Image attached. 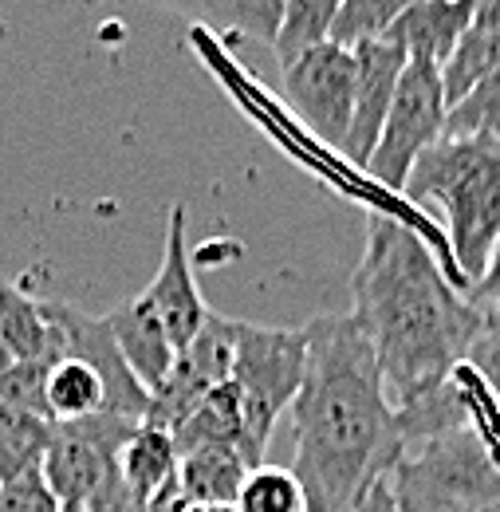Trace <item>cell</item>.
I'll return each mask as SVG.
<instances>
[{
  "instance_id": "1",
  "label": "cell",
  "mask_w": 500,
  "mask_h": 512,
  "mask_svg": "<svg viewBox=\"0 0 500 512\" xmlns=\"http://www.w3.org/2000/svg\"><path fill=\"white\" fill-rule=\"evenodd\" d=\"M292 426V473L308 512H355L398 461V410L355 312L308 323V371Z\"/></svg>"
},
{
  "instance_id": "2",
  "label": "cell",
  "mask_w": 500,
  "mask_h": 512,
  "mask_svg": "<svg viewBox=\"0 0 500 512\" xmlns=\"http://www.w3.org/2000/svg\"><path fill=\"white\" fill-rule=\"evenodd\" d=\"M351 300L394 402L449 379L469 359L485 323V312L461 296L422 237L386 213L367 221V249L351 280Z\"/></svg>"
},
{
  "instance_id": "3",
  "label": "cell",
  "mask_w": 500,
  "mask_h": 512,
  "mask_svg": "<svg viewBox=\"0 0 500 512\" xmlns=\"http://www.w3.org/2000/svg\"><path fill=\"white\" fill-rule=\"evenodd\" d=\"M402 193L445 213L453 284H465L469 296L500 241V142L485 134H441L418 158Z\"/></svg>"
},
{
  "instance_id": "4",
  "label": "cell",
  "mask_w": 500,
  "mask_h": 512,
  "mask_svg": "<svg viewBox=\"0 0 500 512\" xmlns=\"http://www.w3.org/2000/svg\"><path fill=\"white\" fill-rule=\"evenodd\" d=\"M308 371V327H260L241 323L233 386L245 414V446L252 465H264L280 414L296 402Z\"/></svg>"
},
{
  "instance_id": "5",
  "label": "cell",
  "mask_w": 500,
  "mask_h": 512,
  "mask_svg": "<svg viewBox=\"0 0 500 512\" xmlns=\"http://www.w3.org/2000/svg\"><path fill=\"white\" fill-rule=\"evenodd\" d=\"M445 115H449V103H445V87H441V67L430 60H410L398 79V95L386 115V127L378 134L375 154L367 158L363 170L386 190L402 193L418 158L434 142H441Z\"/></svg>"
},
{
  "instance_id": "6",
  "label": "cell",
  "mask_w": 500,
  "mask_h": 512,
  "mask_svg": "<svg viewBox=\"0 0 500 512\" xmlns=\"http://www.w3.org/2000/svg\"><path fill=\"white\" fill-rule=\"evenodd\" d=\"M142 422L119 414H95L83 422L56 426L52 449L40 465L48 489L60 505H87V497L119 469V453Z\"/></svg>"
},
{
  "instance_id": "7",
  "label": "cell",
  "mask_w": 500,
  "mask_h": 512,
  "mask_svg": "<svg viewBox=\"0 0 500 512\" xmlns=\"http://www.w3.org/2000/svg\"><path fill=\"white\" fill-rule=\"evenodd\" d=\"M355 87H359V60L339 44H319L300 60L284 67V99L308 123L319 142L339 146L347 142L351 115H355Z\"/></svg>"
},
{
  "instance_id": "8",
  "label": "cell",
  "mask_w": 500,
  "mask_h": 512,
  "mask_svg": "<svg viewBox=\"0 0 500 512\" xmlns=\"http://www.w3.org/2000/svg\"><path fill=\"white\" fill-rule=\"evenodd\" d=\"M237 335H241V320H229V316L213 312L205 320V327L197 331V339L178 355L170 379L150 394L146 422L174 434L217 386L229 383L233 379V359H237Z\"/></svg>"
},
{
  "instance_id": "9",
  "label": "cell",
  "mask_w": 500,
  "mask_h": 512,
  "mask_svg": "<svg viewBox=\"0 0 500 512\" xmlns=\"http://www.w3.org/2000/svg\"><path fill=\"white\" fill-rule=\"evenodd\" d=\"M138 300L154 312V320L162 323V331L170 335V343H174L178 355L197 339V331H201L205 320L213 316V312L205 308V300H201V292H197V280H193V268H189L186 205H174V209H170L162 264H158L154 280L142 288Z\"/></svg>"
},
{
  "instance_id": "10",
  "label": "cell",
  "mask_w": 500,
  "mask_h": 512,
  "mask_svg": "<svg viewBox=\"0 0 500 512\" xmlns=\"http://www.w3.org/2000/svg\"><path fill=\"white\" fill-rule=\"evenodd\" d=\"M48 312H52V320L60 323L63 331V355H75V359L91 363L107 379V390H111L107 414L146 422L150 394H146V386L134 379V371H130V363H126L123 351H119V339H115L107 316H87L83 308L63 304V300L48 304Z\"/></svg>"
},
{
  "instance_id": "11",
  "label": "cell",
  "mask_w": 500,
  "mask_h": 512,
  "mask_svg": "<svg viewBox=\"0 0 500 512\" xmlns=\"http://www.w3.org/2000/svg\"><path fill=\"white\" fill-rule=\"evenodd\" d=\"M359 60V87H355V115H351V130H347V142H343V154L359 166H367V158L375 154L378 134L386 127V115L394 107V95H398V79L410 64L406 48L386 36L375 40L367 48L355 52Z\"/></svg>"
},
{
  "instance_id": "12",
  "label": "cell",
  "mask_w": 500,
  "mask_h": 512,
  "mask_svg": "<svg viewBox=\"0 0 500 512\" xmlns=\"http://www.w3.org/2000/svg\"><path fill=\"white\" fill-rule=\"evenodd\" d=\"M473 16H477V0H414L390 36L406 48L410 60H430L445 67L461 36L473 28Z\"/></svg>"
},
{
  "instance_id": "13",
  "label": "cell",
  "mask_w": 500,
  "mask_h": 512,
  "mask_svg": "<svg viewBox=\"0 0 500 512\" xmlns=\"http://www.w3.org/2000/svg\"><path fill=\"white\" fill-rule=\"evenodd\" d=\"M0 347L12 363H56L63 359V331L48 304L32 300L20 284L0 280Z\"/></svg>"
},
{
  "instance_id": "14",
  "label": "cell",
  "mask_w": 500,
  "mask_h": 512,
  "mask_svg": "<svg viewBox=\"0 0 500 512\" xmlns=\"http://www.w3.org/2000/svg\"><path fill=\"white\" fill-rule=\"evenodd\" d=\"M107 323H111V331L119 339V351L130 363L134 379L146 386V394H154L158 386L170 379V371L178 363V351H174L170 335L162 331V323L154 320V312L138 296L119 304V308H111Z\"/></svg>"
},
{
  "instance_id": "15",
  "label": "cell",
  "mask_w": 500,
  "mask_h": 512,
  "mask_svg": "<svg viewBox=\"0 0 500 512\" xmlns=\"http://www.w3.org/2000/svg\"><path fill=\"white\" fill-rule=\"evenodd\" d=\"M252 465L241 449L205 446L189 449L178 457V485L189 505H209V509H233Z\"/></svg>"
},
{
  "instance_id": "16",
  "label": "cell",
  "mask_w": 500,
  "mask_h": 512,
  "mask_svg": "<svg viewBox=\"0 0 500 512\" xmlns=\"http://www.w3.org/2000/svg\"><path fill=\"white\" fill-rule=\"evenodd\" d=\"M174 16H189L221 36H249L260 44H276L284 0H150Z\"/></svg>"
},
{
  "instance_id": "17",
  "label": "cell",
  "mask_w": 500,
  "mask_h": 512,
  "mask_svg": "<svg viewBox=\"0 0 500 512\" xmlns=\"http://www.w3.org/2000/svg\"><path fill=\"white\" fill-rule=\"evenodd\" d=\"M119 477L134 505L142 509L150 497H158L174 477H178V442L170 430L142 422L134 438L119 453Z\"/></svg>"
},
{
  "instance_id": "18",
  "label": "cell",
  "mask_w": 500,
  "mask_h": 512,
  "mask_svg": "<svg viewBox=\"0 0 500 512\" xmlns=\"http://www.w3.org/2000/svg\"><path fill=\"white\" fill-rule=\"evenodd\" d=\"M174 442H178V457L189 453V449H205V446H229L241 449L249 457V446H245V414H241V398H237V386L233 379L225 386H217L186 422L174 430ZM252 465V457H249ZM256 469V465H252Z\"/></svg>"
},
{
  "instance_id": "19",
  "label": "cell",
  "mask_w": 500,
  "mask_h": 512,
  "mask_svg": "<svg viewBox=\"0 0 500 512\" xmlns=\"http://www.w3.org/2000/svg\"><path fill=\"white\" fill-rule=\"evenodd\" d=\"M56 438V422L12 402H0V485L40 473Z\"/></svg>"
},
{
  "instance_id": "20",
  "label": "cell",
  "mask_w": 500,
  "mask_h": 512,
  "mask_svg": "<svg viewBox=\"0 0 500 512\" xmlns=\"http://www.w3.org/2000/svg\"><path fill=\"white\" fill-rule=\"evenodd\" d=\"M107 406H111L107 379L91 363H83L75 355H63V359L52 363V375H48V418L56 426L107 414Z\"/></svg>"
},
{
  "instance_id": "21",
  "label": "cell",
  "mask_w": 500,
  "mask_h": 512,
  "mask_svg": "<svg viewBox=\"0 0 500 512\" xmlns=\"http://www.w3.org/2000/svg\"><path fill=\"white\" fill-rule=\"evenodd\" d=\"M500 71V28L473 20V28L461 36L457 52L441 67V87H445V103H461L473 87H481L485 79H493Z\"/></svg>"
},
{
  "instance_id": "22",
  "label": "cell",
  "mask_w": 500,
  "mask_h": 512,
  "mask_svg": "<svg viewBox=\"0 0 500 512\" xmlns=\"http://www.w3.org/2000/svg\"><path fill=\"white\" fill-rule=\"evenodd\" d=\"M339 8H343V0H284L280 32H276V44H272L284 67L331 40Z\"/></svg>"
},
{
  "instance_id": "23",
  "label": "cell",
  "mask_w": 500,
  "mask_h": 512,
  "mask_svg": "<svg viewBox=\"0 0 500 512\" xmlns=\"http://www.w3.org/2000/svg\"><path fill=\"white\" fill-rule=\"evenodd\" d=\"M410 4L414 0H343L335 28H331V44L359 52L375 40H386Z\"/></svg>"
},
{
  "instance_id": "24",
  "label": "cell",
  "mask_w": 500,
  "mask_h": 512,
  "mask_svg": "<svg viewBox=\"0 0 500 512\" xmlns=\"http://www.w3.org/2000/svg\"><path fill=\"white\" fill-rule=\"evenodd\" d=\"M237 512H308L304 489L296 481L292 469H276V465H260L252 469L241 497H237Z\"/></svg>"
},
{
  "instance_id": "25",
  "label": "cell",
  "mask_w": 500,
  "mask_h": 512,
  "mask_svg": "<svg viewBox=\"0 0 500 512\" xmlns=\"http://www.w3.org/2000/svg\"><path fill=\"white\" fill-rule=\"evenodd\" d=\"M445 134H485L500 142V71L481 87H473L461 103L449 107Z\"/></svg>"
},
{
  "instance_id": "26",
  "label": "cell",
  "mask_w": 500,
  "mask_h": 512,
  "mask_svg": "<svg viewBox=\"0 0 500 512\" xmlns=\"http://www.w3.org/2000/svg\"><path fill=\"white\" fill-rule=\"evenodd\" d=\"M48 375H52V363H12L0 375V402H12L20 410L48 418Z\"/></svg>"
},
{
  "instance_id": "27",
  "label": "cell",
  "mask_w": 500,
  "mask_h": 512,
  "mask_svg": "<svg viewBox=\"0 0 500 512\" xmlns=\"http://www.w3.org/2000/svg\"><path fill=\"white\" fill-rule=\"evenodd\" d=\"M481 312H485V323H481V335L469 351V367L485 379V386L500 402V308H481Z\"/></svg>"
},
{
  "instance_id": "28",
  "label": "cell",
  "mask_w": 500,
  "mask_h": 512,
  "mask_svg": "<svg viewBox=\"0 0 500 512\" xmlns=\"http://www.w3.org/2000/svg\"><path fill=\"white\" fill-rule=\"evenodd\" d=\"M63 505L48 489L44 473H28L20 481L0 485V512H60Z\"/></svg>"
},
{
  "instance_id": "29",
  "label": "cell",
  "mask_w": 500,
  "mask_h": 512,
  "mask_svg": "<svg viewBox=\"0 0 500 512\" xmlns=\"http://www.w3.org/2000/svg\"><path fill=\"white\" fill-rule=\"evenodd\" d=\"M83 512H138V505H134V497L126 493L123 477H119V469L87 497V505H83Z\"/></svg>"
},
{
  "instance_id": "30",
  "label": "cell",
  "mask_w": 500,
  "mask_h": 512,
  "mask_svg": "<svg viewBox=\"0 0 500 512\" xmlns=\"http://www.w3.org/2000/svg\"><path fill=\"white\" fill-rule=\"evenodd\" d=\"M469 300L477 304V308H500V241H497V253L489 260V272L473 284V292H469Z\"/></svg>"
},
{
  "instance_id": "31",
  "label": "cell",
  "mask_w": 500,
  "mask_h": 512,
  "mask_svg": "<svg viewBox=\"0 0 500 512\" xmlns=\"http://www.w3.org/2000/svg\"><path fill=\"white\" fill-rule=\"evenodd\" d=\"M355 512H398V505H394V493H390V481L382 477L375 489L363 497V505Z\"/></svg>"
},
{
  "instance_id": "32",
  "label": "cell",
  "mask_w": 500,
  "mask_h": 512,
  "mask_svg": "<svg viewBox=\"0 0 500 512\" xmlns=\"http://www.w3.org/2000/svg\"><path fill=\"white\" fill-rule=\"evenodd\" d=\"M473 20L500 28V0H477V16H473Z\"/></svg>"
},
{
  "instance_id": "33",
  "label": "cell",
  "mask_w": 500,
  "mask_h": 512,
  "mask_svg": "<svg viewBox=\"0 0 500 512\" xmlns=\"http://www.w3.org/2000/svg\"><path fill=\"white\" fill-rule=\"evenodd\" d=\"M186 512H237V509H209V505H189Z\"/></svg>"
},
{
  "instance_id": "34",
  "label": "cell",
  "mask_w": 500,
  "mask_h": 512,
  "mask_svg": "<svg viewBox=\"0 0 500 512\" xmlns=\"http://www.w3.org/2000/svg\"><path fill=\"white\" fill-rule=\"evenodd\" d=\"M8 367H12V359H8V351H4V347H0V375H4V371H8Z\"/></svg>"
},
{
  "instance_id": "35",
  "label": "cell",
  "mask_w": 500,
  "mask_h": 512,
  "mask_svg": "<svg viewBox=\"0 0 500 512\" xmlns=\"http://www.w3.org/2000/svg\"><path fill=\"white\" fill-rule=\"evenodd\" d=\"M60 512H83V505H63Z\"/></svg>"
},
{
  "instance_id": "36",
  "label": "cell",
  "mask_w": 500,
  "mask_h": 512,
  "mask_svg": "<svg viewBox=\"0 0 500 512\" xmlns=\"http://www.w3.org/2000/svg\"><path fill=\"white\" fill-rule=\"evenodd\" d=\"M497 512H500V509H497Z\"/></svg>"
}]
</instances>
